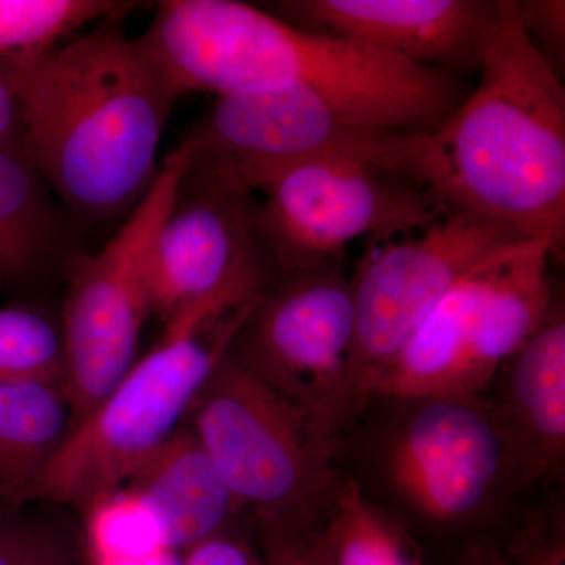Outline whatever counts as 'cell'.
<instances>
[{
	"label": "cell",
	"instance_id": "obj_17",
	"mask_svg": "<svg viewBox=\"0 0 565 565\" xmlns=\"http://www.w3.org/2000/svg\"><path fill=\"white\" fill-rule=\"evenodd\" d=\"M76 423L62 382H0V504L35 481Z\"/></svg>",
	"mask_w": 565,
	"mask_h": 565
},
{
	"label": "cell",
	"instance_id": "obj_9",
	"mask_svg": "<svg viewBox=\"0 0 565 565\" xmlns=\"http://www.w3.org/2000/svg\"><path fill=\"white\" fill-rule=\"evenodd\" d=\"M355 311L343 259L282 277L259 297L233 355L337 438L366 403L355 359Z\"/></svg>",
	"mask_w": 565,
	"mask_h": 565
},
{
	"label": "cell",
	"instance_id": "obj_14",
	"mask_svg": "<svg viewBox=\"0 0 565 565\" xmlns=\"http://www.w3.org/2000/svg\"><path fill=\"white\" fill-rule=\"evenodd\" d=\"M275 11L303 31L452 74L479 68L498 0H286Z\"/></svg>",
	"mask_w": 565,
	"mask_h": 565
},
{
	"label": "cell",
	"instance_id": "obj_28",
	"mask_svg": "<svg viewBox=\"0 0 565 565\" xmlns=\"http://www.w3.org/2000/svg\"><path fill=\"white\" fill-rule=\"evenodd\" d=\"M22 140V111L17 88L6 65L0 63V143L20 145Z\"/></svg>",
	"mask_w": 565,
	"mask_h": 565
},
{
	"label": "cell",
	"instance_id": "obj_22",
	"mask_svg": "<svg viewBox=\"0 0 565 565\" xmlns=\"http://www.w3.org/2000/svg\"><path fill=\"white\" fill-rule=\"evenodd\" d=\"M63 371L61 322L28 305L0 308V382H62Z\"/></svg>",
	"mask_w": 565,
	"mask_h": 565
},
{
	"label": "cell",
	"instance_id": "obj_23",
	"mask_svg": "<svg viewBox=\"0 0 565 565\" xmlns=\"http://www.w3.org/2000/svg\"><path fill=\"white\" fill-rule=\"evenodd\" d=\"M263 565H332L323 520L255 515Z\"/></svg>",
	"mask_w": 565,
	"mask_h": 565
},
{
	"label": "cell",
	"instance_id": "obj_29",
	"mask_svg": "<svg viewBox=\"0 0 565 565\" xmlns=\"http://www.w3.org/2000/svg\"><path fill=\"white\" fill-rule=\"evenodd\" d=\"M457 565H500L492 542H475L463 550Z\"/></svg>",
	"mask_w": 565,
	"mask_h": 565
},
{
	"label": "cell",
	"instance_id": "obj_26",
	"mask_svg": "<svg viewBox=\"0 0 565 565\" xmlns=\"http://www.w3.org/2000/svg\"><path fill=\"white\" fill-rule=\"evenodd\" d=\"M523 28L534 46L550 62V55L564 57L565 3L563 0L516 2Z\"/></svg>",
	"mask_w": 565,
	"mask_h": 565
},
{
	"label": "cell",
	"instance_id": "obj_27",
	"mask_svg": "<svg viewBox=\"0 0 565 565\" xmlns=\"http://www.w3.org/2000/svg\"><path fill=\"white\" fill-rule=\"evenodd\" d=\"M181 556L184 565H263L259 550L230 531L192 546Z\"/></svg>",
	"mask_w": 565,
	"mask_h": 565
},
{
	"label": "cell",
	"instance_id": "obj_25",
	"mask_svg": "<svg viewBox=\"0 0 565 565\" xmlns=\"http://www.w3.org/2000/svg\"><path fill=\"white\" fill-rule=\"evenodd\" d=\"M493 546L500 565H565L563 530L546 522H531L508 545Z\"/></svg>",
	"mask_w": 565,
	"mask_h": 565
},
{
	"label": "cell",
	"instance_id": "obj_20",
	"mask_svg": "<svg viewBox=\"0 0 565 565\" xmlns=\"http://www.w3.org/2000/svg\"><path fill=\"white\" fill-rule=\"evenodd\" d=\"M136 3L117 0H0V63L46 54Z\"/></svg>",
	"mask_w": 565,
	"mask_h": 565
},
{
	"label": "cell",
	"instance_id": "obj_19",
	"mask_svg": "<svg viewBox=\"0 0 565 565\" xmlns=\"http://www.w3.org/2000/svg\"><path fill=\"white\" fill-rule=\"evenodd\" d=\"M323 537L332 565H424L404 520L386 511L355 479L338 481Z\"/></svg>",
	"mask_w": 565,
	"mask_h": 565
},
{
	"label": "cell",
	"instance_id": "obj_5",
	"mask_svg": "<svg viewBox=\"0 0 565 565\" xmlns=\"http://www.w3.org/2000/svg\"><path fill=\"white\" fill-rule=\"evenodd\" d=\"M552 248L525 241L457 282L371 386L370 397L482 396L552 310Z\"/></svg>",
	"mask_w": 565,
	"mask_h": 565
},
{
	"label": "cell",
	"instance_id": "obj_31",
	"mask_svg": "<svg viewBox=\"0 0 565 565\" xmlns=\"http://www.w3.org/2000/svg\"><path fill=\"white\" fill-rule=\"evenodd\" d=\"M0 281H2V280H0Z\"/></svg>",
	"mask_w": 565,
	"mask_h": 565
},
{
	"label": "cell",
	"instance_id": "obj_13",
	"mask_svg": "<svg viewBox=\"0 0 565 565\" xmlns=\"http://www.w3.org/2000/svg\"><path fill=\"white\" fill-rule=\"evenodd\" d=\"M382 243L351 278L353 359L364 401H370L375 379L465 275L525 241L492 223L444 212L419 234Z\"/></svg>",
	"mask_w": 565,
	"mask_h": 565
},
{
	"label": "cell",
	"instance_id": "obj_6",
	"mask_svg": "<svg viewBox=\"0 0 565 565\" xmlns=\"http://www.w3.org/2000/svg\"><path fill=\"white\" fill-rule=\"evenodd\" d=\"M192 433L241 508L321 519L332 500L334 440L233 355L212 371L191 412Z\"/></svg>",
	"mask_w": 565,
	"mask_h": 565
},
{
	"label": "cell",
	"instance_id": "obj_16",
	"mask_svg": "<svg viewBox=\"0 0 565 565\" xmlns=\"http://www.w3.org/2000/svg\"><path fill=\"white\" fill-rule=\"evenodd\" d=\"M126 484L158 511L178 555L230 531L243 509L191 427H180Z\"/></svg>",
	"mask_w": 565,
	"mask_h": 565
},
{
	"label": "cell",
	"instance_id": "obj_7",
	"mask_svg": "<svg viewBox=\"0 0 565 565\" xmlns=\"http://www.w3.org/2000/svg\"><path fill=\"white\" fill-rule=\"evenodd\" d=\"M392 401V399H388ZM371 448L375 481L412 522L456 533L514 490L503 435L484 396L411 397Z\"/></svg>",
	"mask_w": 565,
	"mask_h": 565
},
{
	"label": "cell",
	"instance_id": "obj_18",
	"mask_svg": "<svg viewBox=\"0 0 565 565\" xmlns=\"http://www.w3.org/2000/svg\"><path fill=\"white\" fill-rule=\"evenodd\" d=\"M50 188L20 145L0 143V280L32 274L58 236Z\"/></svg>",
	"mask_w": 565,
	"mask_h": 565
},
{
	"label": "cell",
	"instance_id": "obj_11",
	"mask_svg": "<svg viewBox=\"0 0 565 565\" xmlns=\"http://www.w3.org/2000/svg\"><path fill=\"white\" fill-rule=\"evenodd\" d=\"M188 137L196 151L228 162L256 192L273 174L322 159L367 163L419 181L429 132L364 125L308 85L270 84L217 96Z\"/></svg>",
	"mask_w": 565,
	"mask_h": 565
},
{
	"label": "cell",
	"instance_id": "obj_2",
	"mask_svg": "<svg viewBox=\"0 0 565 565\" xmlns=\"http://www.w3.org/2000/svg\"><path fill=\"white\" fill-rule=\"evenodd\" d=\"M137 40L180 96L302 84L353 120L415 132H434L465 98L451 73L236 0H166Z\"/></svg>",
	"mask_w": 565,
	"mask_h": 565
},
{
	"label": "cell",
	"instance_id": "obj_24",
	"mask_svg": "<svg viewBox=\"0 0 565 565\" xmlns=\"http://www.w3.org/2000/svg\"><path fill=\"white\" fill-rule=\"evenodd\" d=\"M0 565H66L65 550L50 526L0 512Z\"/></svg>",
	"mask_w": 565,
	"mask_h": 565
},
{
	"label": "cell",
	"instance_id": "obj_10",
	"mask_svg": "<svg viewBox=\"0 0 565 565\" xmlns=\"http://www.w3.org/2000/svg\"><path fill=\"white\" fill-rule=\"evenodd\" d=\"M256 192V230L280 278L343 259L360 237L419 232L445 212L415 178L337 159L289 167Z\"/></svg>",
	"mask_w": 565,
	"mask_h": 565
},
{
	"label": "cell",
	"instance_id": "obj_3",
	"mask_svg": "<svg viewBox=\"0 0 565 565\" xmlns=\"http://www.w3.org/2000/svg\"><path fill=\"white\" fill-rule=\"evenodd\" d=\"M471 95L427 137L418 180L445 212L492 223L563 253L565 92L523 28L515 0L498 18Z\"/></svg>",
	"mask_w": 565,
	"mask_h": 565
},
{
	"label": "cell",
	"instance_id": "obj_21",
	"mask_svg": "<svg viewBox=\"0 0 565 565\" xmlns=\"http://www.w3.org/2000/svg\"><path fill=\"white\" fill-rule=\"evenodd\" d=\"M85 509L95 564L132 563L170 553L161 516L132 487L111 490Z\"/></svg>",
	"mask_w": 565,
	"mask_h": 565
},
{
	"label": "cell",
	"instance_id": "obj_1",
	"mask_svg": "<svg viewBox=\"0 0 565 565\" xmlns=\"http://www.w3.org/2000/svg\"><path fill=\"white\" fill-rule=\"evenodd\" d=\"M115 14L39 57L3 63L21 103V147L70 212L128 217L151 188L181 98Z\"/></svg>",
	"mask_w": 565,
	"mask_h": 565
},
{
	"label": "cell",
	"instance_id": "obj_12",
	"mask_svg": "<svg viewBox=\"0 0 565 565\" xmlns=\"http://www.w3.org/2000/svg\"><path fill=\"white\" fill-rule=\"evenodd\" d=\"M253 193L228 162L195 148L152 255L151 313L163 323L211 297L266 291Z\"/></svg>",
	"mask_w": 565,
	"mask_h": 565
},
{
	"label": "cell",
	"instance_id": "obj_30",
	"mask_svg": "<svg viewBox=\"0 0 565 565\" xmlns=\"http://www.w3.org/2000/svg\"><path fill=\"white\" fill-rule=\"evenodd\" d=\"M95 565H182V557L178 553H163L151 559L132 561V563L95 564Z\"/></svg>",
	"mask_w": 565,
	"mask_h": 565
},
{
	"label": "cell",
	"instance_id": "obj_15",
	"mask_svg": "<svg viewBox=\"0 0 565 565\" xmlns=\"http://www.w3.org/2000/svg\"><path fill=\"white\" fill-rule=\"evenodd\" d=\"M492 404L514 490L559 471L565 459V318L555 303L537 332L503 366Z\"/></svg>",
	"mask_w": 565,
	"mask_h": 565
},
{
	"label": "cell",
	"instance_id": "obj_8",
	"mask_svg": "<svg viewBox=\"0 0 565 565\" xmlns=\"http://www.w3.org/2000/svg\"><path fill=\"white\" fill-rule=\"evenodd\" d=\"M193 154L195 145L188 137L167 156L151 188L103 250L74 266L61 321L62 385L77 419L90 414L137 362L141 329L152 315L156 239Z\"/></svg>",
	"mask_w": 565,
	"mask_h": 565
},
{
	"label": "cell",
	"instance_id": "obj_4",
	"mask_svg": "<svg viewBox=\"0 0 565 565\" xmlns=\"http://www.w3.org/2000/svg\"><path fill=\"white\" fill-rule=\"evenodd\" d=\"M259 297L223 294L166 323L161 340L73 427L35 481L9 504L84 505L120 489L178 429Z\"/></svg>",
	"mask_w": 565,
	"mask_h": 565
}]
</instances>
